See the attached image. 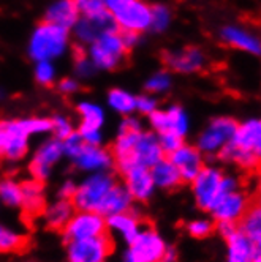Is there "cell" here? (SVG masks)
<instances>
[{
  "label": "cell",
  "mask_w": 261,
  "mask_h": 262,
  "mask_svg": "<svg viewBox=\"0 0 261 262\" xmlns=\"http://www.w3.org/2000/svg\"><path fill=\"white\" fill-rule=\"evenodd\" d=\"M119 32H121V38H122V43H124L127 51H132V49H135L138 46L139 38H141L139 33L128 32V30H119Z\"/></svg>",
  "instance_id": "f6af8a7d"
},
{
  "label": "cell",
  "mask_w": 261,
  "mask_h": 262,
  "mask_svg": "<svg viewBox=\"0 0 261 262\" xmlns=\"http://www.w3.org/2000/svg\"><path fill=\"white\" fill-rule=\"evenodd\" d=\"M79 19V11L74 0H55L52 2L45 14V21L57 27L71 30Z\"/></svg>",
  "instance_id": "7402d4cb"
},
{
  "label": "cell",
  "mask_w": 261,
  "mask_h": 262,
  "mask_svg": "<svg viewBox=\"0 0 261 262\" xmlns=\"http://www.w3.org/2000/svg\"><path fill=\"white\" fill-rule=\"evenodd\" d=\"M33 74H35V81L38 82L40 85H45V87L52 85L54 81H55V76H57V73H55V67L49 60L35 62Z\"/></svg>",
  "instance_id": "d590c367"
},
{
  "label": "cell",
  "mask_w": 261,
  "mask_h": 262,
  "mask_svg": "<svg viewBox=\"0 0 261 262\" xmlns=\"http://www.w3.org/2000/svg\"><path fill=\"white\" fill-rule=\"evenodd\" d=\"M208 59L204 51L198 46H187L177 51L163 52V63L168 71L179 74H193L204 68Z\"/></svg>",
  "instance_id": "30bf717a"
},
{
  "label": "cell",
  "mask_w": 261,
  "mask_h": 262,
  "mask_svg": "<svg viewBox=\"0 0 261 262\" xmlns=\"http://www.w3.org/2000/svg\"><path fill=\"white\" fill-rule=\"evenodd\" d=\"M168 160L176 166L182 180H193L203 169V157L198 147L182 144L177 150L170 154Z\"/></svg>",
  "instance_id": "ac0fdd59"
},
{
  "label": "cell",
  "mask_w": 261,
  "mask_h": 262,
  "mask_svg": "<svg viewBox=\"0 0 261 262\" xmlns=\"http://www.w3.org/2000/svg\"><path fill=\"white\" fill-rule=\"evenodd\" d=\"M173 85V76L171 71L168 70H158L155 73H152L151 76L147 78L144 89L147 90V93L151 95H158V93H165L171 89Z\"/></svg>",
  "instance_id": "d6a6232c"
},
{
  "label": "cell",
  "mask_w": 261,
  "mask_h": 262,
  "mask_svg": "<svg viewBox=\"0 0 261 262\" xmlns=\"http://www.w3.org/2000/svg\"><path fill=\"white\" fill-rule=\"evenodd\" d=\"M79 169L84 171H103L113 163V157L100 145H89L86 144L83 150L73 158Z\"/></svg>",
  "instance_id": "603a6c76"
},
{
  "label": "cell",
  "mask_w": 261,
  "mask_h": 262,
  "mask_svg": "<svg viewBox=\"0 0 261 262\" xmlns=\"http://www.w3.org/2000/svg\"><path fill=\"white\" fill-rule=\"evenodd\" d=\"M174 260H176V253H174V250H173V248H166L162 262H174Z\"/></svg>",
  "instance_id": "c3c4849f"
},
{
  "label": "cell",
  "mask_w": 261,
  "mask_h": 262,
  "mask_svg": "<svg viewBox=\"0 0 261 262\" xmlns=\"http://www.w3.org/2000/svg\"><path fill=\"white\" fill-rule=\"evenodd\" d=\"M192 182L196 202L203 210H212L218 199L237 190L234 179L222 176L214 167H203Z\"/></svg>",
  "instance_id": "3957f363"
},
{
  "label": "cell",
  "mask_w": 261,
  "mask_h": 262,
  "mask_svg": "<svg viewBox=\"0 0 261 262\" xmlns=\"http://www.w3.org/2000/svg\"><path fill=\"white\" fill-rule=\"evenodd\" d=\"M23 188V209L27 216H38L45 212L43 185L40 180H29L21 185Z\"/></svg>",
  "instance_id": "cb8c5ba5"
},
{
  "label": "cell",
  "mask_w": 261,
  "mask_h": 262,
  "mask_svg": "<svg viewBox=\"0 0 261 262\" xmlns=\"http://www.w3.org/2000/svg\"><path fill=\"white\" fill-rule=\"evenodd\" d=\"M237 122L231 117H215L204 128L198 139V150L204 154H218L234 136Z\"/></svg>",
  "instance_id": "ba28073f"
},
{
  "label": "cell",
  "mask_w": 261,
  "mask_h": 262,
  "mask_svg": "<svg viewBox=\"0 0 261 262\" xmlns=\"http://www.w3.org/2000/svg\"><path fill=\"white\" fill-rule=\"evenodd\" d=\"M0 199H2L7 205H21L23 202V188L19 183L13 180H4L0 182Z\"/></svg>",
  "instance_id": "836d02e7"
},
{
  "label": "cell",
  "mask_w": 261,
  "mask_h": 262,
  "mask_svg": "<svg viewBox=\"0 0 261 262\" xmlns=\"http://www.w3.org/2000/svg\"><path fill=\"white\" fill-rule=\"evenodd\" d=\"M70 45V30L43 21L38 24L29 38L27 54L33 62L59 59Z\"/></svg>",
  "instance_id": "7a4b0ae2"
},
{
  "label": "cell",
  "mask_w": 261,
  "mask_h": 262,
  "mask_svg": "<svg viewBox=\"0 0 261 262\" xmlns=\"http://www.w3.org/2000/svg\"><path fill=\"white\" fill-rule=\"evenodd\" d=\"M97 71L98 70L95 68L94 63L90 62V59L87 57V54L79 52L76 57H74V74H76L78 78H83V79L92 78Z\"/></svg>",
  "instance_id": "8d00e7d4"
},
{
  "label": "cell",
  "mask_w": 261,
  "mask_h": 262,
  "mask_svg": "<svg viewBox=\"0 0 261 262\" xmlns=\"http://www.w3.org/2000/svg\"><path fill=\"white\" fill-rule=\"evenodd\" d=\"M62 145H64V154L68 155L70 158H74L81 150L83 147L86 145V142L83 141V138L79 136L78 131H73V133L62 141Z\"/></svg>",
  "instance_id": "f35d334b"
},
{
  "label": "cell",
  "mask_w": 261,
  "mask_h": 262,
  "mask_svg": "<svg viewBox=\"0 0 261 262\" xmlns=\"http://www.w3.org/2000/svg\"><path fill=\"white\" fill-rule=\"evenodd\" d=\"M108 104L122 116H130L136 111V97L124 89H111L108 92Z\"/></svg>",
  "instance_id": "4dcf8cb0"
},
{
  "label": "cell",
  "mask_w": 261,
  "mask_h": 262,
  "mask_svg": "<svg viewBox=\"0 0 261 262\" xmlns=\"http://www.w3.org/2000/svg\"><path fill=\"white\" fill-rule=\"evenodd\" d=\"M108 226L116 229L117 232L122 234V237L130 243L135 237L136 234L139 232V221L135 215L128 213L127 212H122V213H114V215H109L108 218Z\"/></svg>",
  "instance_id": "f1b7e54d"
},
{
  "label": "cell",
  "mask_w": 261,
  "mask_h": 262,
  "mask_svg": "<svg viewBox=\"0 0 261 262\" xmlns=\"http://www.w3.org/2000/svg\"><path fill=\"white\" fill-rule=\"evenodd\" d=\"M163 150L158 142V136L154 133H146V131H141L133 152H132V167L133 166H144V167H151L154 164H157L162 158H163Z\"/></svg>",
  "instance_id": "e0dca14e"
},
{
  "label": "cell",
  "mask_w": 261,
  "mask_h": 262,
  "mask_svg": "<svg viewBox=\"0 0 261 262\" xmlns=\"http://www.w3.org/2000/svg\"><path fill=\"white\" fill-rule=\"evenodd\" d=\"M171 19H173L171 10L166 5L163 4L151 5V27H149V30H152L154 33H163L170 29Z\"/></svg>",
  "instance_id": "1f68e13d"
},
{
  "label": "cell",
  "mask_w": 261,
  "mask_h": 262,
  "mask_svg": "<svg viewBox=\"0 0 261 262\" xmlns=\"http://www.w3.org/2000/svg\"><path fill=\"white\" fill-rule=\"evenodd\" d=\"M26 250V238L10 229L0 226V251H23Z\"/></svg>",
  "instance_id": "e575fe53"
},
{
  "label": "cell",
  "mask_w": 261,
  "mask_h": 262,
  "mask_svg": "<svg viewBox=\"0 0 261 262\" xmlns=\"http://www.w3.org/2000/svg\"><path fill=\"white\" fill-rule=\"evenodd\" d=\"M130 251L139 262H162L166 247L160 235L152 229H139L136 237L130 242Z\"/></svg>",
  "instance_id": "5bb4252c"
},
{
  "label": "cell",
  "mask_w": 261,
  "mask_h": 262,
  "mask_svg": "<svg viewBox=\"0 0 261 262\" xmlns=\"http://www.w3.org/2000/svg\"><path fill=\"white\" fill-rule=\"evenodd\" d=\"M4 98H5V89L0 87V101H2Z\"/></svg>",
  "instance_id": "f907efd6"
},
{
  "label": "cell",
  "mask_w": 261,
  "mask_h": 262,
  "mask_svg": "<svg viewBox=\"0 0 261 262\" xmlns=\"http://www.w3.org/2000/svg\"><path fill=\"white\" fill-rule=\"evenodd\" d=\"M74 205L70 199H61L46 210V221L48 226L55 231H62L68 224V221L73 218Z\"/></svg>",
  "instance_id": "83f0119b"
},
{
  "label": "cell",
  "mask_w": 261,
  "mask_h": 262,
  "mask_svg": "<svg viewBox=\"0 0 261 262\" xmlns=\"http://www.w3.org/2000/svg\"><path fill=\"white\" fill-rule=\"evenodd\" d=\"M230 142L261 163V119H252L239 123Z\"/></svg>",
  "instance_id": "9a60e30c"
},
{
  "label": "cell",
  "mask_w": 261,
  "mask_h": 262,
  "mask_svg": "<svg viewBox=\"0 0 261 262\" xmlns=\"http://www.w3.org/2000/svg\"><path fill=\"white\" fill-rule=\"evenodd\" d=\"M71 30H73L74 38H76V41L79 45L89 46L92 41L97 40L103 33L114 32L119 29H117L114 17L111 16V13L108 10H105L94 16H79L78 23L74 24V27Z\"/></svg>",
  "instance_id": "9c48e42d"
},
{
  "label": "cell",
  "mask_w": 261,
  "mask_h": 262,
  "mask_svg": "<svg viewBox=\"0 0 261 262\" xmlns=\"http://www.w3.org/2000/svg\"><path fill=\"white\" fill-rule=\"evenodd\" d=\"M151 174L157 186H162V188H168V190L177 188L184 182L179 171L176 169V166L170 160H165V158H162L157 164L151 167Z\"/></svg>",
  "instance_id": "d4e9b609"
},
{
  "label": "cell",
  "mask_w": 261,
  "mask_h": 262,
  "mask_svg": "<svg viewBox=\"0 0 261 262\" xmlns=\"http://www.w3.org/2000/svg\"><path fill=\"white\" fill-rule=\"evenodd\" d=\"M258 191H259V198H261V180H259V185H258Z\"/></svg>",
  "instance_id": "816d5d0a"
},
{
  "label": "cell",
  "mask_w": 261,
  "mask_h": 262,
  "mask_svg": "<svg viewBox=\"0 0 261 262\" xmlns=\"http://www.w3.org/2000/svg\"><path fill=\"white\" fill-rule=\"evenodd\" d=\"M122 262H139L135 256H133V253L132 251H128L125 256H124V260Z\"/></svg>",
  "instance_id": "681fc988"
},
{
  "label": "cell",
  "mask_w": 261,
  "mask_h": 262,
  "mask_svg": "<svg viewBox=\"0 0 261 262\" xmlns=\"http://www.w3.org/2000/svg\"><path fill=\"white\" fill-rule=\"evenodd\" d=\"M130 204H132V196H130L127 188H122L121 185H114L108 196L105 198L102 207L98 210L100 215H114V213H122L127 212Z\"/></svg>",
  "instance_id": "4316f807"
},
{
  "label": "cell",
  "mask_w": 261,
  "mask_h": 262,
  "mask_svg": "<svg viewBox=\"0 0 261 262\" xmlns=\"http://www.w3.org/2000/svg\"><path fill=\"white\" fill-rule=\"evenodd\" d=\"M256 204H258V205H259V207H261V198L258 199V202H256Z\"/></svg>",
  "instance_id": "f5cc1de1"
},
{
  "label": "cell",
  "mask_w": 261,
  "mask_h": 262,
  "mask_svg": "<svg viewBox=\"0 0 261 262\" xmlns=\"http://www.w3.org/2000/svg\"><path fill=\"white\" fill-rule=\"evenodd\" d=\"M74 193H76V186H74L71 182H67L64 186H62V190H61V196L64 199H73Z\"/></svg>",
  "instance_id": "7dc6e473"
},
{
  "label": "cell",
  "mask_w": 261,
  "mask_h": 262,
  "mask_svg": "<svg viewBox=\"0 0 261 262\" xmlns=\"http://www.w3.org/2000/svg\"><path fill=\"white\" fill-rule=\"evenodd\" d=\"M149 122H151V126L157 135L174 133L184 138L189 131V116L180 106L157 109L149 116Z\"/></svg>",
  "instance_id": "7c38bea8"
},
{
  "label": "cell",
  "mask_w": 261,
  "mask_h": 262,
  "mask_svg": "<svg viewBox=\"0 0 261 262\" xmlns=\"http://www.w3.org/2000/svg\"><path fill=\"white\" fill-rule=\"evenodd\" d=\"M57 90L65 95H71V93L79 90V81L76 78H64L57 82Z\"/></svg>",
  "instance_id": "ee69618b"
},
{
  "label": "cell",
  "mask_w": 261,
  "mask_h": 262,
  "mask_svg": "<svg viewBox=\"0 0 261 262\" xmlns=\"http://www.w3.org/2000/svg\"><path fill=\"white\" fill-rule=\"evenodd\" d=\"M76 109L81 116L79 129H102V125L105 122V112L102 106L92 101H81Z\"/></svg>",
  "instance_id": "f546056e"
},
{
  "label": "cell",
  "mask_w": 261,
  "mask_h": 262,
  "mask_svg": "<svg viewBox=\"0 0 261 262\" xmlns=\"http://www.w3.org/2000/svg\"><path fill=\"white\" fill-rule=\"evenodd\" d=\"M64 154V145L62 141L57 138H52L46 141L38 150H36L32 163H30V172L36 180H45L49 176L51 167L57 163V160Z\"/></svg>",
  "instance_id": "2e32d148"
},
{
  "label": "cell",
  "mask_w": 261,
  "mask_h": 262,
  "mask_svg": "<svg viewBox=\"0 0 261 262\" xmlns=\"http://www.w3.org/2000/svg\"><path fill=\"white\" fill-rule=\"evenodd\" d=\"M228 262H253V245L242 231L233 232L228 238Z\"/></svg>",
  "instance_id": "484cf974"
},
{
  "label": "cell",
  "mask_w": 261,
  "mask_h": 262,
  "mask_svg": "<svg viewBox=\"0 0 261 262\" xmlns=\"http://www.w3.org/2000/svg\"><path fill=\"white\" fill-rule=\"evenodd\" d=\"M218 38L233 49L250 54L253 57H261V36L250 29L236 24L223 26L218 30Z\"/></svg>",
  "instance_id": "8fae6325"
},
{
  "label": "cell",
  "mask_w": 261,
  "mask_h": 262,
  "mask_svg": "<svg viewBox=\"0 0 261 262\" xmlns=\"http://www.w3.org/2000/svg\"><path fill=\"white\" fill-rule=\"evenodd\" d=\"M51 123H52L51 131L55 135V138L61 139V141L67 139L73 133V125H71V122L67 117H64V116H55V117H52L51 119Z\"/></svg>",
  "instance_id": "74e56055"
},
{
  "label": "cell",
  "mask_w": 261,
  "mask_h": 262,
  "mask_svg": "<svg viewBox=\"0 0 261 262\" xmlns=\"http://www.w3.org/2000/svg\"><path fill=\"white\" fill-rule=\"evenodd\" d=\"M247 207H249V201L246 194H242L236 190L227 196H223L222 199H218L211 212L218 223L220 221L236 223L246 213Z\"/></svg>",
  "instance_id": "ffe728a7"
},
{
  "label": "cell",
  "mask_w": 261,
  "mask_h": 262,
  "mask_svg": "<svg viewBox=\"0 0 261 262\" xmlns=\"http://www.w3.org/2000/svg\"><path fill=\"white\" fill-rule=\"evenodd\" d=\"M158 136V142H160V147L163 154H173L174 150H177V148L184 144L180 136L174 135V133H162V135H157Z\"/></svg>",
  "instance_id": "60d3db41"
},
{
  "label": "cell",
  "mask_w": 261,
  "mask_h": 262,
  "mask_svg": "<svg viewBox=\"0 0 261 262\" xmlns=\"http://www.w3.org/2000/svg\"><path fill=\"white\" fill-rule=\"evenodd\" d=\"M127 52L128 51L122 43L121 32L114 30L103 33L97 40L92 41L87 49V57L95 65L97 70L109 71L122 63Z\"/></svg>",
  "instance_id": "5b68a950"
},
{
  "label": "cell",
  "mask_w": 261,
  "mask_h": 262,
  "mask_svg": "<svg viewBox=\"0 0 261 262\" xmlns=\"http://www.w3.org/2000/svg\"><path fill=\"white\" fill-rule=\"evenodd\" d=\"M157 100L151 93H144V95L136 97V111L144 116H151L154 111H157Z\"/></svg>",
  "instance_id": "b9f144b4"
},
{
  "label": "cell",
  "mask_w": 261,
  "mask_h": 262,
  "mask_svg": "<svg viewBox=\"0 0 261 262\" xmlns=\"http://www.w3.org/2000/svg\"><path fill=\"white\" fill-rule=\"evenodd\" d=\"M119 30L143 33L151 27V5L144 0H103Z\"/></svg>",
  "instance_id": "277c9868"
},
{
  "label": "cell",
  "mask_w": 261,
  "mask_h": 262,
  "mask_svg": "<svg viewBox=\"0 0 261 262\" xmlns=\"http://www.w3.org/2000/svg\"><path fill=\"white\" fill-rule=\"evenodd\" d=\"M122 176L125 177L127 190L132 198L138 201H146L154 193L155 183H154V179L149 167L133 166V167H130L128 171H125Z\"/></svg>",
  "instance_id": "d6986e66"
},
{
  "label": "cell",
  "mask_w": 261,
  "mask_h": 262,
  "mask_svg": "<svg viewBox=\"0 0 261 262\" xmlns=\"http://www.w3.org/2000/svg\"><path fill=\"white\" fill-rule=\"evenodd\" d=\"M116 185L114 177L108 172H100L89 177L79 188H76L71 202L74 209L81 212H95L98 213L102 204L111 188Z\"/></svg>",
  "instance_id": "8992f818"
},
{
  "label": "cell",
  "mask_w": 261,
  "mask_h": 262,
  "mask_svg": "<svg viewBox=\"0 0 261 262\" xmlns=\"http://www.w3.org/2000/svg\"><path fill=\"white\" fill-rule=\"evenodd\" d=\"M74 4H76L79 16H94L106 10L103 0H74Z\"/></svg>",
  "instance_id": "ab89813d"
},
{
  "label": "cell",
  "mask_w": 261,
  "mask_h": 262,
  "mask_svg": "<svg viewBox=\"0 0 261 262\" xmlns=\"http://www.w3.org/2000/svg\"><path fill=\"white\" fill-rule=\"evenodd\" d=\"M51 119L29 117L19 120L0 122V157L16 161L27 154V144L32 135L51 131Z\"/></svg>",
  "instance_id": "6da1fadb"
},
{
  "label": "cell",
  "mask_w": 261,
  "mask_h": 262,
  "mask_svg": "<svg viewBox=\"0 0 261 262\" xmlns=\"http://www.w3.org/2000/svg\"><path fill=\"white\" fill-rule=\"evenodd\" d=\"M113 250L114 242L105 232L98 237L68 242V259L70 262H102Z\"/></svg>",
  "instance_id": "52a82bcc"
},
{
  "label": "cell",
  "mask_w": 261,
  "mask_h": 262,
  "mask_svg": "<svg viewBox=\"0 0 261 262\" xmlns=\"http://www.w3.org/2000/svg\"><path fill=\"white\" fill-rule=\"evenodd\" d=\"M246 237L253 245V262H261V207L255 204H249L246 213L240 218V228Z\"/></svg>",
  "instance_id": "44dd1931"
},
{
  "label": "cell",
  "mask_w": 261,
  "mask_h": 262,
  "mask_svg": "<svg viewBox=\"0 0 261 262\" xmlns=\"http://www.w3.org/2000/svg\"><path fill=\"white\" fill-rule=\"evenodd\" d=\"M64 231L67 242L98 237L106 232V223L103 220V215L100 213L79 212L78 215H73Z\"/></svg>",
  "instance_id": "4fadbf2b"
},
{
  "label": "cell",
  "mask_w": 261,
  "mask_h": 262,
  "mask_svg": "<svg viewBox=\"0 0 261 262\" xmlns=\"http://www.w3.org/2000/svg\"><path fill=\"white\" fill-rule=\"evenodd\" d=\"M189 232L193 235V237H198V238H203L206 237L212 232V223L208 221V220H198V221H192L189 224Z\"/></svg>",
  "instance_id": "7bdbcfd3"
},
{
  "label": "cell",
  "mask_w": 261,
  "mask_h": 262,
  "mask_svg": "<svg viewBox=\"0 0 261 262\" xmlns=\"http://www.w3.org/2000/svg\"><path fill=\"white\" fill-rule=\"evenodd\" d=\"M218 231H220V234L225 237V238H228L233 232H236L237 231V226L234 223H230V221H220L218 223Z\"/></svg>",
  "instance_id": "bcb514c9"
}]
</instances>
